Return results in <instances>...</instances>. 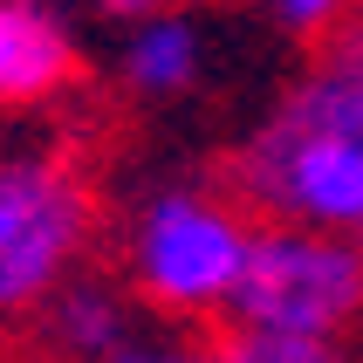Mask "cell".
Segmentation results:
<instances>
[{"instance_id":"obj_6","label":"cell","mask_w":363,"mask_h":363,"mask_svg":"<svg viewBox=\"0 0 363 363\" xmlns=\"http://www.w3.org/2000/svg\"><path fill=\"white\" fill-rule=\"evenodd\" d=\"M76 76V41L41 0H0V103H48Z\"/></svg>"},{"instance_id":"obj_1","label":"cell","mask_w":363,"mask_h":363,"mask_svg":"<svg viewBox=\"0 0 363 363\" xmlns=\"http://www.w3.org/2000/svg\"><path fill=\"white\" fill-rule=\"evenodd\" d=\"M240 329H302L336 336L363 315V240L336 226H267L247 233L240 281L226 295Z\"/></svg>"},{"instance_id":"obj_9","label":"cell","mask_w":363,"mask_h":363,"mask_svg":"<svg viewBox=\"0 0 363 363\" xmlns=\"http://www.w3.org/2000/svg\"><path fill=\"white\" fill-rule=\"evenodd\" d=\"M226 363H343L336 336H302V329H240L226 336Z\"/></svg>"},{"instance_id":"obj_10","label":"cell","mask_w":363,"mask_h":363,"mask_svg":"<svg viewBox=\"0 0 363 363\" xmlns=\"http://www.w3.org/2000/svg\"><path fill=\"white\" fill-rule=\"evenodd\" d=\"M274 14H281V28L288 35H329L336 21L350 14V0H274Z\"/></svg>"},{"instance_id":"obj_11","label":"cell","mask_w":363,"mask_h":363,"mask_svg":"<svg viewBox=\"0 0 363 363\" xmlns=\"http://www.w3.org/2000/svg\"><path fill=\"white\" fill-rule=\"evenodd\" d=\"M96 363H185V350H130V343H117L110 357H96Z\"/></svg>"},{"instance_id":"obj_3","label":"cell","mask_w":363,"mask_h":363,"mask_svg":"<svg viewBox=\"0 0 363 363\" xmlns=\"http://www.w3.org/2000/svg\"><path fill=\"white\" fill-rule=\"evenodd\" d=\"M240 261H247V226L199 192H158L138 220V240H130L138 288L172 315L226 308Z\"/></svg>"},{"instance_id":"obj_8","label":"cell","mask_w":363,"mask_h":363,"mask_svg":"<svg viewBox=\"0 0 363 363\" xmlns=\"http://www.w3.org/2000/svg\"><path fill=\"white\" fill-rule=\"evenodd\" d=\"M48 302H55V343L69 357L96 363V357H110L123 343V308H117L110 288H96V281L89 288H55Z\"/></svg>"},{"instance_id":"obj_12","label":"cell","mask_w":363,"mask_h":363,"mask_svg":"<svg viewBox=\"0 0 363 363\" xmlns=\"http://www.w3.org/2000/svg\"><path fill=\"white\" fill-rule=\"evenodd\" d=\"M96 7H103L110 21H144V14H158L164 0H96Z\"/></svg>"},{"instance_id":"obj_4","label":"cell","mask_w":363,"mask_h":363,"mask_svg":"<svg viewBox=\"0 0 363 363\" xmlns=\"http://www.w3.org/2000/svg\"><path fill=\"white\" fill-rule=\"evenodd\" d=\"M247 192L302 226L363 233V138H254L240 158Z\"/></svg>"},{"instance_id":"obj_5","label":"cell","mask_w":363,"mask_h":363,"mask_svg":"<svg viewBox=\"0 0 363 363\" xmlns=\"http://www.w3.org/2000/svg\"><path fill=\"white\" fill-rule=\"evenodd\" d=\"M267 144L288 138H363V35L329 48L295 89L281 96V110L261 123Z\"/></svg>"},{"instance_id":"obj_7","label":"cell","mask_w":363,"mask_h":363,"mask_svg":"<svg viewBox=\"0 0 363 363\" xmlns=\"http://www.w3.org/2000/svg\"><path fill=\"white\" fill-rule=\"evenodd\" d=\"M130 28L138 35L123 41V82L138 96H179V89H192V76H199V35L185 21H172L164 7L130 21Z\"/></svg>"},{"instance_id":"obj_2","label":"cell","mask_w":363,"mask_h":363,"mask_svg":"<svg viewBox=\"0 0 363 363\" xmlns=\"http://www.w3.org/2000/svg\"><path fill=\"white\" fill-rule=\"evenodd\" d=\"M89 240V185L55 158L0 164V315H28L69 281Z\"/></svg>"},{"instance_id":"obj_13","label":"cell","mask_w":363,"mask_h":363,"mask_svg":"<svg viewBox=\"0 0 363 363\" xmlns=\"http://www.w3.org/2000/svg\"><path fill=\"white\" fill-rule=\"evenodd\" d=\"M357 240H363V233H357Z\"/></svg>"}]
</instances>
